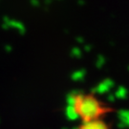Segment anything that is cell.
<instances>
[{"label": "cell", "mask_w": 129, "mask_h": 129, "mask_svg": "<svg viewBox=\"0 0 129 129\" xmlns=\"http://www.w3.org/2000/svg\"><path fill=\"white\" fill-rule=\"evenodd\" d=\"M70 105L75 116L81 122L102 120L103 117L113 111L95 95L87 93H78L74 95L71 99Z\"/></svg>", "instance_id": "cell-1"}, {"label": "cell", "mask_w": 129, "mask_h": 129, "mask_svg": "<svg viewBox=\"0 0 129 129\" xmlns=\"http://www.w3.org/2000/svg\"><path fill=\"white\" fill-rule=\"evenodd\" d=\"M77 129H110V127L108 123L102 119V120L80 122V124L78 125Z\"/></svg>", "instance_id": "cell-2"}]
</instances>
